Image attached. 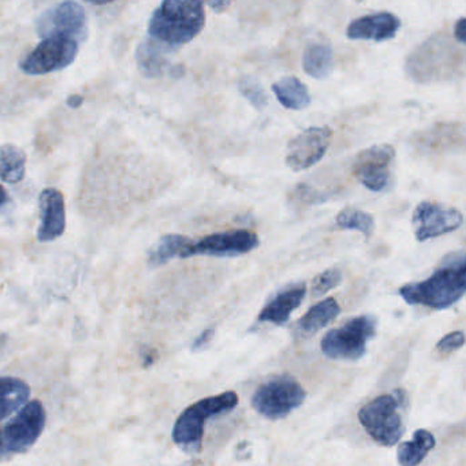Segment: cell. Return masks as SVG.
I'll return each mask as SVG.
<instances>
[{
	"label": "cell",
	"instance_id": "1",
	"mask_svg": "<svg viewBox=\"0 0 466 466\" xmlns=\"http://www.w3.org/2000/svg\"><path fill=\"white\" fill-rule=\"evenodd\" d=\"M398 294L409 305L436 310L452 307L466 294V250L450 253L427 279L408 283Z\"/></svg>",
	"mask_w": 466,
	"mask_h": 466
},
{
	"label": "cell",
	"instance_id": "2",
	"mask_svg": "<svg viewBox=\"0 0 466 466\" xmlns=\"http://www.w3.org/2000/svg\"><path fill=\"white\" fill-rule=\"evenodd\" d=\"M206 25L204 5L196 0H168L160 5L149 21L152 39L166 46L192 42Z\"/></svg>",
	"mask_w": 466,
	"mask_h": 466
},
{
	"label": "cell",
	"instance_id": "3",
	"mask_svg": "<svg viewBox=\"0 0 466 466\" xmlns=\"http://www.w3.org/2000/svg\"><path fill=\"white\" fill-rule=\"evenodd\" d=\"M406 406L408 395L403 390L380 395L360 409V424L376 443L384 447L395 446L405 432L402 411Z\"/></svg>",
	"mask_w": 466,
	"mask_h": 466
},
{
	"label": "cell",
	"instance_id": "4",
	"mask_svg": "<svg viewBox=\"0 0 466 466\" xmlns=\"http://www.w3.org/2000/svg\"><path fill=\"white\" fill-rule=\"evenodd\" d=\"M238 405V395L234 391L203 398L185 409L173 428V441L185 452H198L203 446L206 420L230 413Z\"/></svg>",
	"mask_w": 466,
	"mask_h": 466
},
{
	"label": "cell",
	"instance_id": "5",
	"mask_svg": "<svg viewBox=\"0 0 466 466\" xmlns=\"http://www.w3.org/2000/svg\"><path fill=\"white\" fill-rule=\"evenodd\" d=\"M376 319L370 315L349 319L338 329H329L320 342L321 351L331 360L356 361L367 353L376 335Z\"/></svg>",
	"mask_w": 466,
	"mask_h": 466
},
{
	"label": "cell",
	"instance_id": "6",
	"mask_svg": "<svg viewBox=\"0 0 466 466\" xmlns=\"http://www.w3.org/2000/svg\"><path fill=\"white\" fill-rule=\"evenodd\" d=\"M304 387L291 376H275L261 384L252 397V406L268 420L285 419L304 403Z\"/></svg>",
	"mask_w": 466,
	"mask_h": 466
},
{
	"label": "cell",
	"instance_id": "7",
	"mask_svg": "<svg viewBox=\"0 0 466 466\" xmlns=\"http://www.w3.org/2000/svg\"><path fill=\"white\" fill-rule=\"evenodd\" d=\"M46 420H47V414L40 400H35L26 403L7 424H5L2 431L4 457L28 451L42 436L46 428Z\"/></svg>",
	"mask_w": 466,
	"mask_h": 466
},
{
	"label": "cell",
	"instance_id": "8",
	"mask_svg": "<svg viewBox=\"0 0 466 466\" xmlns=\"http://www.w3.org/2000/svg\"><path fill=\"white\" fill-rule=\"evenodd\" d=\"M77 53L78 40L69 36L48 37L21 62L20 67L29 76L50 75L72 65Z\"/></svg>",
	"mask_w": 466,
	"mask_h": 466
},
{
	"label": "cell",
	"instance_id": "9",
	"mask_svg": "<svg viewBox=\"0 0 466 466\" xmlns=\"http://www.w3.org/2000/svg\"><path fill=\"white\" fill-rule=\"evenodd\" d=\"M395 149L389 144L370 147L354 160L353 176L370 192H383L391 185Z\"/></svg>",
	"mask_w": 466,
	"mask_h": 466
},
{
	"label": "cell",
	"instance_id": "10",
	"mask_svg": "<svg viewBox=\"0 0 466 466\" xmlns=\"http://www.w3.org/2000/svg\"><path fill=\"white\" fill-rule=\"evenodd\" d=\"M462 212L432 201H421L411 217L414 236L419 242L452 233L463 225Z\"/></svg>",
	"mask_w": 466,
	"mask_h": 466
},
{
	"label": "cell",
	"instance_id": "11",
	"mask_svg": "<svg viewBox=\"0 0 466 466\" xmlns=\"http://www.w3.org/2000/svg\"><path fill=\"white\" fill-rule=\"evenodd\" d=\"M86 10L76 2H62L42 13L36 31L43 40L54 36L86 37Z\"/></svg>",
	"mask_w": 466,
	"mask_h": 466
},
{
	"label": "cell",
	"instance_id": "12",
	"mask_svg": "<svg viewBox=\"0 0 466 466\" xmlns=\"http://www.w3.org/2000/svg\"><path fill=\"white\" fill-rule=\"evenodd\" d=\"M329 127H308L289 143L286 163L293 171H304L320 162L331 143Z\"/></svg>",
	"mask_w": 466,
	"mask_h": 466
},
{
	"label": "cell",
	"instance_id": "13",
	"mask_svg": "<svg viewBox=\"0 0 466 466\" xmlns=\"http://www.w3.org/2000/svg\"><path fill=\"white\" fill-rule=\"evenodd\" d=\"M258 247V237L249 230L223 231L209 234L200 241L193 242L187 250V258L192 256H215V258H233L245 255Z\"/></svg>",
	"mask_w": 466,
	"mask_h": 466
},
{
	"label": "cell",
	"instance_id": "14",
	"mask_svg": "<svg viewBox=\"0 0 466 466\" xmlns=\"http://www.w3.org/2000/svg\"><path fill=\"white\" fill-rule=\"evenodd\" d=\"M40 226L37 238L40 242L56 241L66 230L65 198L54 187L43 190L39 198Z\"/></svg>",
	"mask_w": 466,
	"mask_h": 466
},
{
	"label": "cell",
	"instance_id": "15",
	"mask_svg": "<svg viewBox=\"0 0 466 466\" xmlns=\"http://www.w3.org/2000/svg\"><path fill=\"white\" fill-rule=\"evenodd\" d=\"M400 28V20L389 12L362 15L349 24L346 36L350 40L387 42L394 39Z\"/></svg>",
	"mask_w": 466,
	"mask_h": 466
},
{
	"label": "cell",
	"instance_id": "16",
	"mask_svg": "<svg viewBox=\"0 0 466 466\" xmlns=\"http://www.w3.org/2000/svg\"><path fill=\"white\" fill-rule=\"evenodd\" d=\"M307 296L305 283H296L275 294L258 315V323H271L275 326H283L288 323L291 313L302 304Z\"/></svg>",
	"mask_w": 466,
	"mask_h": 466
},
{
	"label": "cell",
	"instance_id": "17",
	"mask_svg": "<svg viewBox=\"0 0 466 466\" xmlns=\"http://www.w3.org/2000/svg\"><path fill=\"white\" fill-rule=\"evenodd\" d=\"M340 307L337 299H323L313 305L297 323V329L302 335H315L316 332L323 329L324 327L329 326L332 320L339 316Z\"/></svg>",
	"mask_w": 466,
	"mask_h": 466
},
{
	"label": "cell",
	"instance_id": "18",
	"mask_svg": "<svg viewBox=\"0 0 466 466\" xmlns=\"http://www.w3.org/2000/svg\"><path fill=\"white\" fill-rule=\"evenodd\" d=\"M436 439L427 430H417L411 441L398 446L397 458L400 466H419L427 458L428 452L435 449Z\"/></svg>",
	"mask_w": 466,
	"mask_h": 466
},
{
	"label": "cell",
	"instance_id": "19",
	"mask_svg": "<svg viewBox=\"0 0 466 466\" xmlns=\"http://www.w3.org/2000/svg\"><path fill=\"white\" fill-rule=\"evenodd\" d=\"M192 244V239L187 237L179 236V234H167L152 248L148 255V263L152 267H159L176 258H187V250Z\"/></svg>",
	"mask_w": 466,
	"mask_h": 466
},
{
	"label": "cell",
	"instance_id": "20",
	"mask_svg": "<svg viewBox=\"0 0 466 466\" xmlns=\"http://www.w3.org/2000/svg\"><path fill=\"white\" fill-rule=\"evenodd\" d=\"M278 102L289 110H304L310 105L307 86L297 77H286L272 86Z\"/></svg>",
	"mask_w": 466,
	"mask_h": 466
},
{
	"label": "cell",
	"instance_id": "21",
	"mask_svg": "<svg viewBox=\"0 0 466 466\" xmlns=\"http://www.w3.org/2000/svg\"><path fill=\"white\" fill-rule=\"evenodd\" d=\"M304 72L316 80H324L331 75L334 67V53L329 45H310L302 56Z\"/></svg>",
	"mask_w": 466,
	"mask_h": 466
},
{
	"label": "cell",
	"instance_id": "22",
	"mask_svg": "<svg viewBox=\"0 0 466 466\" xmlns=\"http://www.w3.org/2000/svg\"><path fill=\"white\" fill-rule=\"evenodd\" d=\"M136 59H137L138 69L146 77H160L167 70L168 72L171 70L176 75V70L166 58L162 48L157 47L154 42L141 43L136 53Z\"/></svg>",
	"mask_w": 466,
	"mask_h": 466
},
{
	"label": "cell",
	"instance_id": "23",
	"mask_svg": "<svg viewBox=\"0 0 466 466\" xmlns=\"http://www.w3.org/2000/svg\"><path fill=\"white\" fill-rule=\"evenodd\" d=\"M31 397V389L25 381L17 378H2V420L9 419L20 410Z\"/></svg>",
	"mask_w": 466,
	"mask_h": 466
},
{
	"label": "cell",
	"instance_id": "24",
	"mask_svg": "<svg viewBox=\"0 0 466 466\" xmlns=\"http://www.w3.org/2000/svg\"><path fill=\"white\" fill-rule=\"evenodd\" d=\"M2 157V181L5 184H18L25 177L26 157L20 148L6 144L0 151Z\"/></svg>",
	"mask_w": 466,
	"mask_h": 466
},
{
	"label": "cell",
	"instance_id": "25",
	"mask_svg": "<svg viewBox=\"0 0 466 466\" xmlns=\"http://www.w3.org/2000/svg\"><path fill=\"white\" fill-rule=\"evenodd\" d=\"M335 223L342 230L359 231L365 238H370L375 230V219L372 215L359 208L342 209L337 215Z\"/></svg>",
	"mask_w": 466,
	"mask_h": 466
},
{
	"label": "cell",
	"instance_id": "26",
	"mask_svg": "<svg viewBox=\"0 0 466 466\" xmlns=\"http://www.w3.org/2000/svg\"><path fill=\"white\" fill-rule=\"evenodd\" d=\"M238 89L242 96L247 97L250 105L255 106L258 110H263L268 105V96H267L266 91H264L261 84L255 80V78H242L239 81Z\"/></svg>",
	"mask_w": 466,
	"mask_h": 466
},
{
	"label": "cell",
	"instance_id": "27",
	"mask_svg": "<svg viewBox=\"0 0 466 466\" xmlns=\"http://www.w3.org/2000/svg\"><path fill=\"white\" fill-rule=\"evenodd\" d=\"M342 271L338 268H329L321 272L313 279L312 294L315 297L323 296L332 289L338 288L342 282Z\"/></svg>",
	"mask_w": 466,
	"mask_h": 466
},
{
	"label": "cell",
	"instance_id": "28",
	"mask_svg": "<svg viewBox=\"0 0 466 466\" xmlns=\"http://www.w3.org/2000/svg\"><path fill=\"white\" fill-rule=\"evenodd\" d=\"M327 198H329L323 192H319L315 187L305 184L299 185L291 193V200L299 206H316L323 203Z\"/></svg>",
	"mask_w": 466,
	"mask_h": 466
},
{
	"label": "cell",
	"instance_id": "29",
	"mask_svg": "<svg viewBox=\"0 0 466 466\" xmlns=\"http://www.w3.org/2000/svg\"><path fill=\"white\" fill-rule=\"evenodd\" d=\"M466 342V335L463 331H452L444 335L435 346V351L439 356H449L454 351L463 348Z\"/></svg>",
	"mask_w": 466,
	"mask_h": 466
},
{
	"label": "cell",
	"instance_id": "30",
	"mask_svg": "<svg viewBox=\"0 0 466 466\" xmlns=\"http://www.w3.org/2000/svg\"><path fill=\"white\" fill-rule=\"evenodd\" d=\"M454 36L458 42L466 45V18H461L454 26Z\"/></svg>",
	"mask_w": 466,
	"mask_h": 466
},
{
	"label": "cell",
	"instance_id": "31",
	"mask_svg": "<svg viewBox=\"0 0 466 466\" xmlns=\"http://www.w3.org/2000/svg\"><path fill=\"white\" fill-rule=\"evenodd\" d=\"M214 337V329H206L198 339L193 342L192 349L193 350H198V349L203 348V346L208 345L209 340Z\"/></svg>",
	"mask_w": 466,
	"mask_h": 466
},
{
	"label": "cell",
	"instance_id": "32",
	"mask_svg": "<svg viewBox=\"0 0 466 466\" xmlns=\"http://www.w3.org/2000/svg\"><path fill=\"white\" fill-rule=\"evenodd\" d=\"M66 103L70 108H78L83 105L84 97L80 96V95H72V96L67 97Z\"/></svg>",
	"mask_w": 466,
	"mask_h": 466
},
{
	"label": "cell",
	"instance_id": "33",
	"mask_svg": "<svg viewBox=\"0 0 466 466\" xmlns=\"http://www.w3.org/2000/svg\"><path fill=\"white\" fill-rule=\"evenodd\" d=\"M209 6H211L215 12H223L226 7L230 6V2H209Z\"/></svg>",
	"mask_w": 466,
	"mask_h": 466
}]
</instances>
